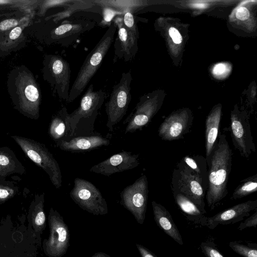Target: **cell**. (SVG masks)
I'll use <instances>...</instances> for the list:
<instances>
[{
    "label": "cell",
    "instance_id": "cell-1",
    "mask_svg": "<svg viewBox=\"0 0 257 257\" xmlns=\"http://www.w3.org/2000/svg\"><path fill=\"white\" fill-rule=\"evenodd\" d=\"M232 160V152L226 135L218 134L217 142L206 161L208 184L205 199L210 210L219 205L228 194L227 185Z\"/></svg>",
    "mask_w": 257,
    "mask_h": 257
},
{
    "label": "cell",
    "instance_id": "cell-2",
    "mask_svg": "<svg viewBox=\"0 0 257 257\" xmlns=\"http://www.w3.org/2000/svg\"><path fill=\"white\" fill-rule=\"evenodd\" d=\"M105 97L103 90H94L93 85H89L78 107L68 114L71 138L98 135L94 131V123Z\"/></svg>",
    "mask_w": 257,
    "mask_h": 257
},
{
    "label": "cell",
    "instance_id": "cell-3",
    "mask_svg": "<svg viewBox=\"0 0 257 257\" xmlns=\"http://www.w3.org/2000/svg\"><path fill=\"white\" fill-rule=\"evenodd\" d=\"M116 30V26L113 21L99 42L87 55L70 89L67 102L73 101L81 94L98 70L114 41Z\"/></svg>",
    "mask_w": 257,
    "mask_h": 257
},
{
    "label": "cell",
    "instance_id": "cell-4",
    "mask_svg": "<svg viewBox=\"0 0 257 257\" xmlns=\"http://www.w3.org/2000/svg\"><path fill=\"white\" fill-rule=\"evenodd\" d=\"M11 137L26 155L48 174L54 186L56 189H59L62 183L60 166L46 146L30 138L16 135Z\"/></svg>",
    "mask_w": 257,
    "mask_h": 257
},
{
    "label": "cell",
    "instance_id": "cell-5",
    "mask_svg": "<svg viewBox=\"0 0 257 257\" xmlns=\"http://www.w3.org/2000/svg\"><path fill=\"white\" fill-rule=\"evenodd\" d=\"M171 190L183 194L201 211L206 214L205 199L206 191L195 172L182 160L174 169L171 182Z\"/></svg>",
    "mask_w": 257,
    "mask_h": 257
},
{
    "label": "cell",
    "instance_id": "cell-6",
    "mask_svg": "<svg viewBox=\"0 0 257 257\" xmlns=\"http://www.w3.org/2000/svg\"><path fill=\"white\" fill-rule=\"evenodd\" d=\"M17 98L15 107L25 116L38 119L40 116L41 96L38 85L30 73H19L16 79Z\"/></svg>",
    "mask_w": 257,
    "mask_h": 257
},
{
    "label": "cell",
    "instance_id": "cell-7",
    "mask_svg": "<svg viewBox=\"0 0 257 257\" xmlns=\"http://www.w3.org/2000/svg\"><path fill=\"white\" fill-rule=\"evenodd\" d=\"M132 81L131 73L123 72L119 81L113 87L109 99L105 104L107 116L106 125L109 131H112L126 113L132 99Z\"/></svg>",
    "mask_w": 257,
    "mask_h": 257
},
{
    "label": "cell",
    "instance_id": "cell-8",
    "mask_svg": "<svg viewBox=\"0 0 257 257\" xmlns=\"http://www.w3.org/2000/svg\"><path fill=\"white\" fill-rule=\"evenodd\" d=\"M70 196L80 208L90 213L102 215L108 213L105 199L99 190L86 180L75 178Z\"/></svg>",
    "mask_w": 257,
    "mask_h": 257
},
{
    "label": "cell",
    "instance_id": "cell-9",
    "mask_svg": "<svg viewBox=\"0 0 257 257\" xmlns=\"http://www.w3.org/2000/svg\"><path fill=\"white\" fill-rule=\"evenodd\" d=\"M50 235L43 242L45 253L49 257H62L70 244V234L63 217L53 208L48 216Z\"/></svg>",
    "mask_w": 257,
    "mask_h": 257
},
{
    "label": "cell",
    "instance_id": "cell-10",
    "mask_svg": "<svg viewBox=\"0 0 257 257\" xmlns=\"http://www.w3.org/2000/svg\"><path fill=\"white\" fill-rule=\"evenodd\" d=\"M148 182L142 174L132 184L120 192V203L135 217L137 222L143 224L146 217L148 199Z\"/></svg>",
    "mask_w": 257,
    "mask_h": 257
},
{
    "label": "cell",
    "instance_id": "cell-11",
    "mask_svg": "<svg viewBox=\"0 0 257 257\" xmlns=\"http://www.w3.org/2000/svg\"><path fill=\"white\" fill-rule=\"evenodd\" d=\"M45 76L54 92L67 102L69 95L71 69L69 63L59 55L47 56L45 62Z\"/></svg>",
    "mask_w": 257,
    "mask_h": 257
},
{
    "label": "cell",
    "instance_id": "cell-12",
    "mask_svg": "<svg viewBox=\"0 0 257 257\" xmlns=\"http://www.w3.org/2000/svg\"><path fill=\"white\" fill-rule=\"evenodd\" d=\"M229 130L234 148L242 157L248 159L256 151L248 117L242 113H233Z\"/></svg>",
    "mask_w": 257,
    "mask_h": 257
},
{
    "label": "cell",
    "instance_id": "cell-13",
    "mask_svg": "<svg viewBox=\"0 0 257 257\" xmlns=\"http://www.w3.org/2000/svg\"><path fill=\"white\" fill-rule=\"evenodd\" d=\"M94 26V22L83 19L65 21L51 31L50 38L58 44L68 47Z\"/></svg>",
    "mask_w": 257,
    "mask_h": 257
},
{
    "label": "cell",
    "instance_id": "cell-14",
    "mask_svg": "<svg viewBox=\"0 0 257 257\" xmlns=\"http://www.w3.org/2000/svg\"><path fill=\"white\" fill-rule=\"evenodd\" d=\"M139 155L122 150L101 162L89 170L91 172L109 176L115 173L136 168L140 164Z\"/></svg>",
    "mask_w": 257,
    "mask_h": 257
},
{
    "label": "cell",
    "instance_id": "cell-15",
    "mask_svg": "<svg viewBox=\"0 0 257 257\" xmlns=\"http://www.w3.org/2000/svg\"><path fill=\"white\" fill-rule=\"evenodd\" d=\"M113 22L117 31L114 42V62L118 59L131 61L138 51V37L123 25L121 18L116 17Z\"/></svg>",
    "mask_w": 257,
    "mask_h": 257
},
{
    "label": "cell",
    "instance_id": "cell-16",
    "mask_svg": "<svg viewBox=\"0 0 257 257\" xmlns=\"http://www.w3.org/2000/svg\"><path fill=\"white\" fill-rule=\"evenodd\" d=\"M192 122V117L186 111L171 115L160 124L158 135L162 140L167 141L182 139L190 132Z\"/></svg>",
    "mask_w": 257,
    "mask_h": 257
},
{
    "label": "cell",
    "instance_id": "cell-17",
    "mask_svg": "<svg viewBox=\"0 0 257 257\" xmlns=\"http://www.w3.org/2000/svg\"><path fill=\"white\" fill-rule=\"evenodd\" d=\"M257 210V199L250 200L236 204L208 217L206 226L214 229L218 225L234 224L249 215L251 211Z\"/></svg>",
    "mask_w": 257,
    "mask_h": 257
},
{
    "label": "cell",
    "instance_id": "cell-18",
    "mask_svg": "<svg viewBox=\"0 0 257 257\" xmlns=\"http://www.w3.org/2000/svg\"><path fill=\"white\" fill-rule=\"evenodd\" d=\"M156 109V105L148 97L141 99L123 121V124L127 123L125 134L142 130L150 122Z\"/></svg>",
    "mask_w": 257,
    "mask_h": 257
},
{
    "label": "cell",
    "instance_id": "cell-19",
    "mask_svg": "<svg viewBox=\"0 0 257 257\" xmlns=\"http://www.w3.org/2000/svg\"><path fill=\"white\" fill-rule=\"evenodd\" d=\"M56 147L70 152L92 151L110 144L109 140L100 134L86 136L73 137L57 142Z\"/></svg>",
    "mask_w": 257,
    "mask_h": 257
},
{
    "label": "cell",
    "instance_id": "cell-20",
    "mask_svg": "<svg viewBox=\"0 0 257 257\" xmlns=\"http://www.w3.org/2000/svg\"><path fill=\"white\" fill-rule=\"evenodd\" d=\"M155 221L164 232L180 245H183L182 236L170 212L161 204L152 202Z\"/></svg>",
    "mask_w": 257,
    "mask_h": 257
},
{
    "label": "cell",
    "instance_id": "cell-21",
    "mask_svg": "<svg viewBox=\"0 0 257 257\" xmlns=\"http://www.w3.org/2000/svg\"><path fill=\"white\" fill-rule=\"evenodd\" d=\"M66 107H63L52 117L48 134L51 138L57 143L71 138V127Z\"/></svg>",
    "mask_w": 257,
    "mask_h": 257
},
{
    "label": "cell",
    "instance_id": "cell-22",
    "mask_svg": "<svg viewBox=\"0 0 257 257\" xmlns=\"http://www.w3.org/2000/svg\"><path fill=\"white\" fill-rule=\"evenodd\" d=\"M25 172V167L14 151L8 147H0V180L14 174L23 175Z\"/></svg>",
    "mask_w": 257,
    "mask_h": 257
},
{
    "label": "cell",
    "instance_id": "cell-23",
    "mask_svg": "<svg viewBox=\"0 0 257 257\" xmlns=\"http://www.w3.org/2000/svg\"><path fill=\"white\" fill-rule=\"evenodd\" d=\"M175 203L185 214L187 218L194 223L206 226L208 217L199 207L182 193L172 191Z\"/></svg>",
    "mask_w": 257,
    "mask_h": 257
},
{
    "label": "cell",
    "instance_id": "cell-24",
    "mask_svg": "<svg viewBox=\"0 0 257 257\" xmlns=\"http://www.w3.org/2000/svg\"><path fill=\"white\" fill-rule=\"evenodd\" d=\"M221 109L217 108L208 115L205 121V158L209 159L216 144L221 120Z\"/></svg>",
    "mask_w": 257,
    "mask_h": 257
},
{
    "label": "cell",
    "instance_id": "cell-25",
    "mask_svg": "<svg viewBox=\"0 0 257 257\" xmlns=\"http://www.w3.org/2000/svg\"><path fill=\"white\" fill-rule=\"evenodd\" d=\"M197 175L202 187L207 191L208 184L207 164L206 158L200 155H187L181 159Z\"/></svg>",
    "mask_w": 257,
    "mask_h": 257
},
{
    "label": "cell",
    "instance_id": "cell-26",
    "mask_svg": "<svg viewBox=\"0 0 257 257\" xmlns=\"http://www.w3.org/2000/svg\"><path fill=\"white\" fill-rule=\"evenodd\" d=\"M44 193L36 194L30 208L31 218L36 231H42L46 226V216L44 210Z\"/></svg>",
    "mask_w": 257,
    "mask_h": 257
},
{
    "label": "cell",
    "instance_id": "cell-27",
    "mask_svg": "<svg viewBox=\"0 0 257 257\" xmlns=\"http://www.w3.org/2000/svg\"><path fill=\"white\" fill-rule=\"evenodd\" d=\"M257 191V174L243 179L232 193L230 199H238Z\"/></svg>",
    "mask_w": 257,
    "mask_h": 257
},
{
    "label": "cell",
    "instance_id": "cell-28",
    "mask_svg": "<svg viewBox=\"0 0 257 257\" xmlns=\"http://www.w3.org/2000/svg\"><path fill=\"white\" fill-rule=\"evenodd\" d=\"M95 4L93 3L92 1H73L72 3L63 11L51 15L47 18L46 20H49L53 18V21L55 23L58 22L62 19H64L73 13L91 8Z\"/></svg>",
    "mask_w": 257,
    "mask_h": 257
},
{
    "label": "cell",
    "instance_id": "cell-29",
    "mask_svg": "<svg viewBox=\"0 0 257 257\" xmlns=\"http://www.w3.org/2000/svg\"><path fill=\"white\" fill-rule=\"evenodd\" d=\"M19 192V187L14 182L0 180V204L14 197Z\"/></svg>",
    "mask_w": 257,
    "mask_h": 257
},
{
    "label": "cell",
    "instance_id": "cell-30",
    "mask_svg": "<svg viewBox=\"0 0 257 257\" xmlns=\"http://www.w3.org/2000/svg\"><path fill=\"white\" fill-rule=\"evenodd\" d=\"M229 247L236 253L243 257H257V248L231 241L229 243Z\"/></svg>",
    "mask_w": 257,
    "mask_h": 257
},
{
    "label": "cell",
    "instance_id": "cell-31",
    "mask_svg": "<svg viewBox=\"0 0 257 257\" xmlns=\"http://www.w3.org/2000/svg\"><path fill=\"white\" fill-rule=\"evenodd\" d=\"M73 0L66 1H40L39 15L43 16L45 15L47 10L51 8L57 7H63L66 8L69 6L73 2Z\"/></svg>",
    "mask_w": 257,
    "mask_h": 257
},
{
    "label": "cell",
    "instance_id": "cell-32",
    "mask_svg": "<svg viewBox=\"0 0 257 257\" xmlns=\"http://www.w3.org/2000/svg\"><path fill=\"white\" fill-rule=\"evenodd\" d=\"M122 23L125 27L138 37V30L133 13L125 11L122 13Z\"/></svg>",
    "mask_w": 257,
    "mask_h": 257
},
{
    "label": "cell",
    "instance_id": "cell-33",
    "mask_svg": "<svg viewBox=\"0 0 257 257\" xmlns=\"http://www.w3.org/2000/svg\"><path fill=\"white\" fill-rule=\"evenodd\" d=\"M200 248L206 257H224L213 242H202Z\"/></svg>",
    "mask_w": 257,
    "mask_h": 257
},
{
    "label": "cell",
    "instance_id": "cell-34",
    "mask_svg": "<svg viewBox=\"0 0 257 257\" xmlns=\"http://www.w3.org/2000/svg\"><path fill=\"white\" fill-rule=\"evenodd\" d=\"M100 6L102 9V21L104 22L102 25L108 24L110 26L111 20L117 14L122 15L121 12L117 11L112 7L106 6Z\"/></svg>",
    "mask_w": 257,
    "mask_h": 257
},
{
    "label": "cell",
    "instance_id": "cell-35",
    "mask_svg": "<svg viewBox=\"0 0 257 257\" xmlns=\"http://www.w3.org/2000/svg\"><path fill=\"white\" fill-rule=\"evenodd\" d=\"M257 225V210L250 216L247 218L243 222H241L237 229L242 230L247 227H254L256 228Z\"/></svg>",
    "mask_w": 257,
    "mask_h": 257
},
{
    "label": "cell",
    "instance_id": "cell-36",
    "mask_svg": "<svg viewBox=\"0 0 257 257\" xmlns=\"http://www.w3.org/2000/svg\"><path fill=\"white\" fill-rule=\"evenodd\" d=\"M19 22L16 19H8L0 23V31H6L18 26Z\"/></svg>",
    "mask_w": 257,
    "mask_h": 257
},
{
    "label": "cell",
    "instance_id": "cell-37",
    "mask_svg": "<svg viewBox=\"0 0 257 257\" xmlns=\"http://www.w3.org/2000/svg\"><path fill=\"white\" fill-rule=\"evenodd\" d=\"M137 248L141 257H157L148 248L140 244L136 243Z\"/></svg>",
    "mask_w": 257,
    "mask_h": 257
},
{
    "label": "cell",
    "instance_id": "cell-38",
    "mask_svg": "<svg viewBox=\"0 0 257 257\" xmlns=\"http://www.w3.org/2000/svg\"><path fill=\"white\" fill-rule=\"evenodd\" d=\"M169 35L175 44H180L182 42V38L179 31L175 28L172 27L169 31Z\"/></svg>",
    "mask_w": 257,
    "mask_h": 257
},
{
    "label": "cell",
    "instance_id": "cell-39",
    "mask_svg": "<svg viewBox=\"0 0 257 257\" xmlns=\"http://www.w3.org/2000/svg\"><path fill=\"white\" fill-rule=\"evenodd\" d=\"M236 18L241 21L247 20L249 17V12L245 7L239 8L236 13Z\"/></svg>",
    "mask_w": 257,
    "mask_h": 257
},
{
    "label": "cell",
    "instance_id": "cell-40",
    "mask_svg": "<svg viewBox=\"0 0 257 257\" xmlns=\"http://www.w3.org/2000/svg\"><path fill=\"white\" fill-rule=\"evenodd\" d=\"M22 33V29L20 26H17L13 28L9 35V38L12 41L18 39Z\"/></svg>",
    "mask_w": 257,
    "mask_h": 257
},
{
    "label": "cell",
    "instance_id": "cell-41",
    "mask_svg": "<svg viewBox=\"0 0 257 257\" xmlns=\"http://www.w3.org/2000/svg\"><path fill=\"white\" fill-rule=\"evenodd\" d=\"M91 257H111V256L104 252H98L94 253Z\"/></svg>",
    "mask_w": 257,
    "mask_h": 257
},
{
    "label": "cell",
    "instance_id": "cell-42",
    "mask_svg": "<svg viewBox=\"0 0 257 257\" xmlns=\"http://www.w3.org/2000/svg\"><path fill=\"white\" fill-rule=\"evenodd\" d=\"M223 68L224 66L222 65H219L218 66H216V68H215L216 73L217 74H220L222 73L224 69Z\"/></svg>",
    "mask_w": 257,
    "mask_h": 257
}]
</instances>
